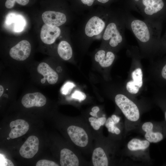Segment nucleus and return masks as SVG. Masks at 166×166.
Wrapping results in <instances>:
<instances>
[{
    "label": "nucleus",
    "mask_w": 166,
    "mask_h": 166,
    "mask_svg": "<svg viewBox=\"0 0 166 166\" xmlns=\"http://www.w3.org/2000/svg\"><path fill=\"white\" fill-rule=\"evenodd\" d=\"M126 28L132 33L137 41L144 45L161 44V22L142 20L127 12L121 13Z\"/></svg>",
    "instance_id": "nucleus-1"
},
{
    "label": "nucleus",
    "mask_w": 166,
    "mask_h": 166,
    "mask_svg": "<svg viewBox=\"0 0 166 166\" xmlns=\"http://www.w3.org/2000/svg\"><path fill=\"white\" fill-rule=\"evenodd\" d=\"M125 28L121 13H110L102 36L103 41L112 48L117 47L125 41Z\"/></svg>",
    "instance_id": "nucleus-2"
},
{
    "label": "nucleus",
    "mask_w": 166,
    "mask_h": 166,
    "mask_svg": "<svg viewBox=\"0 0 166 166\" xmlns=\"http://www.w3.org/2000/svg\"><path fill=\"white\" fill-rule=\"evenodd\" d=\"M142 7L137 11L144 19L153 22H161L166 15L163 0H142Z\"/></svg>",
    "instance_id": "nucleus-3"
},
{
    "label": "nucleus",
    "mask_w": 166,
    "mask_h": 166,
    "mask_svg": "<svg viewBox=\"0 0 166 166\" xmlns=\"http://www.w3.org/2000/svg\"><path fill=\"white\" fill-rule=\"evenodd\" d=\"M110 13H103L101 16L94 15L86 22L84 27L83 33L87 38H91L102 35L109 18Z\"/></svg>",
    "instance_id": "nucleus-4"
},
{
    "label": "nucleus",
    "mask_w": 166,
    "mask_h": 166,
    "mask_svg": "<svg viewBox=\"0 0 166 166\" xmlns=\"http://www.w3.org/2000/svg\"><path fill=\"white\" fill-rule=\"evenodd\" d=\"M115 100L116 105L128 120L132 121H136L139 120V111L133 101L122 94L117 95Z\"/></svg>",
    "instance_id": "nucleus-5"
},
{
    "label": "nucleus",
    "mask_w": 166,
    "mask_h": 166,
    "mask_svg": "<svg viewBox=\"0 0 166 166\" xmlns=\"http://www.w3.org/2000/svg\"><path fill=\"white\" fill-rule=\"evenodd\" d=\"M31 51L30 42L26 40H22L10 49L9 55L15 60L23 61L28 57Z\"/></svg>",
    "instance_id": "nucleus-6"
},
{
    "label": "nucleus",
    "mask_w": 166,
    "mask_h": 166,
    "mask_svg": "<svg viewBox=\"0 0 166 166\" xmlns=\"http://www.w3.org/2000/svg\"><path fill=\"white\" fill-rule=\"evenodd\" d=\"M67 132L72 141L77 145L85 147L88 144V137L83 128L71 125L68 128Z\"/></svg>",
    "instance_id": "nucleus-7"
},
{
    "label": "nucleus",
    "mask_w": 166,
    "mask_h": 166,
    "mask_svg": "<svg viewBox=\"0 0 166 166\" xmlns=\"http://www.w3.org/2000/svg\"><path fill=\"white\" fill-rule=\"evenodd\" d=\"M39 144L37 137L33 135L30 136L21 147L19 151L20 155L25 158H32L38 151Z\"/></svg>",
    "instance_id": "nucleus-8"
},
{
    "label": "nucleus",
    "mask_w": 166,
    "mask_h": 166,
    "mask_svg": "<svg viewBox=\"0 0 166 166\" xmlns=\"http://www.w3.org/2000/svg\"><path fill=\"white\" fill-rule=\"evenodd\" d=\"M42 18L45 25L52 27L60 26L65 23L67 20L64 14L54 11H45L42 15Z\"/></svg>",
    "instance_id": "nucleus-9"
},
{
    "label": "nucleus",
    "mask_w": 166,
    "mask_h": 166,
    "mask_svg": "<svg viewBox=\"0 0 166 166\" xmlns=\"http://www.w3.org/2000/svg\"><path fill=\"white\" fill-rule=\"evenodd\" d=\"M46 102L45 97L38 92L26 94L23 97L21 100L23 106L27 108L42 107L45 105Z\"/></svg>",
    "instance_id": "nucleus-10"
},
{
    "label": "nucleus",
    "mask_w": 166,
    "mask_h": 166,
    "mask_svg": "<svg viewBox=\"0 0 166 166\" xmlns=\"http://www.w3.org/2000/svg\"><path fill=\"white\" fill-rule=\"evenodd\" d=\"M61 33V30L58 27L50 26L45 24L41 28V39L44 43L50 45L55 41Z\"/></svg>",
    "instance_id": "nucleus-11"
},
{
    "label": "nucleus",
    "mask_w": 166,
    "mask_h": 166,
    "mask_svg": "<svg viewBox=\"0 0 166 166\" xmlns=\"http://www.w3.org/2000/svg\"><path fill=\"white\" fill-rule=\"evenodd\" d=\"M10 126L11 130L9 135L11 139L23 135L27 132L29 128L28 123L22 119H18L11 121Z\"/></svg>",
    "instance_id": "nucleus-12"
},
{
    "label": "nucleus",
    "mask_w": 166,
    "mask_h": 166,
    "mask_svg": "<svg viewBox=\"0 0 166 166\" xmlns=\"http://www.w3.org/2000/svg\"><path fill=\"white\" fill-rule=\"evenodd\" d=\"M37 70L49 84L53 85L57 82L58 78L57 73L46 63L44 62L40 63L38 66Z\"/></svg>",
    "instance_id": "nucleus-13"
},
{
    "label": "nucleus",
    "mask_w": 166,
    "mask_h": 166,
    "mask_svg": "<svg viewBox=\"0 0 166 166\" xmlns=\"http://www.w3.org/2000/svg\"><path fill=\"white\" fill-rule=\"evenodd\" d=\"M115 58L114 53L111 51L101 49L97 52L94 56L95 61L103 67H107L113 63Z\"/></svg>",
    "instance_id": "nucleus-14"
},
{
    "label": "nucleus",
    "mask_w": 166,
    "mask_h": 166,
    "mask_svg": "<svg viewBox=\"0 0 166 166\" xmlns=\"http://www.w3.org/2000/svg\"><path fill=\"white\" fill-rule=\"evenodd\" d=\"M153 125L151 122L144 123L142 125V129L146 132L145 137L149 142L156 143L163 139V133L160 131L153 132L152 129Z\"/></svg>",
    "instance_id": "nucleus-15"
},
{
    "label": "nucleus",
    "mask_w": 166,
    "mask_h": 166,
    "mask_svg": "<svg viewBox=\"0 0 166 166\" xmlns=\"http://www.w3.org/2000/svg\"><path fill=\"white\" fill-rule=\"evenodd\" d=\"M60 163L61 166H78L79 161L77 156L67 148L62 149L60 152Z\"/></svg>",
    "instance_id": "nucleus-16"
},
{
    "label": "nucleus",
    "mask_w": 166,
    "mask_h": 166,
    "mask_svg": "<svg viewBox=\"0 0 166 166\" xmlns=\"http://www.w3.org/2000/svg\"><path fill=\"white\" fill-rule=\"evenodd\" d=\"M92 161L94 166H107L108 161L103 149L99 147L93 151L92 156Z\"/></svg>",
    "instance_id": "nucleus-17"
},
{
    "label": "nucleus",
    "mask_w": 166,
    "mask_h": 166,
    "mask_svg": "<svg viewBox=\"0 0 166 166\" xmlns=\"http://www.w3.org/2000/svg\"><path fill=\"white\" fill-rule=\"evenodd\" d=\"M57 51L59 56L65 61L69 60L73 55L72 48L70 44L65 41H62L59 43Z\"/></svg>",
    "instance_id": "nucleus-18"
},
{
    "label": "nucleus",
    "mask_w": 166,
    "mask_h": 166,
    "mask_svg": "<svg viewBox=\"0 0 166 166\" xmlns=\"http://www.w3.org/2000/svg\"><path fill=\"white\" fill-rule=\"evenodd\" d=\"M149 142L147 140H141L138 139L134 138L128 142L127 147L130 150L135 151L145 149L149 146Z\"/></svg>",
    "instance_id": "nucleus-19"
},
{
    "label": "nucleus",
    "mask_w": 166,
    "mask_h": 166,
    "mask_svg": "<svg viewBox=\"0 0 166 166\" xmlns=\"http://www.w3.org/2000/svg\"><path fill=\"white\" fill-rule=\"evenodd\" d=\"M132 81L134 83L140 88L143 84L142 73L141 69L137 68L134 70L132 73Z\"/></svg>",
    "instance_id": "nucleus-20"
},
{
    "label": "nucleus",
    "mask_w": 166,
    "mask_h": 166,
    "mask_svg": "<svg viewBox=\"0 0 166 166\" xmlns=\"http://www.w3.org/2000/svg\"><path fill=\"white\" fill-rule=\"evenodd\" d=\"M15 22V31L19 32L22 31L26 25V22L23 17L21 15L16 16Z\"/></svg>",
    "instance_id": "nucleus-21"
},
{
    "label": "nucleus",
    "mask_w": 166,
    "mask_h": 166,
    "mask_svg": "<svg viewBox=\"0 0 166 166\" xmlns=\"http://www.w3.org/2000/svg\"><path fill=\"white\" fill-rule=\"evenodd\" d=\"M22 6H25L27 4L29 0H6L5 4L6 7L8 9L12 8L14 6L15 2Z\"/></svg>",
    "instance_id": "nucleus-22"
},
{
    "label": "nucleus",
    "mask_w": 166,
    "mask_h": 166,
    "mask_svg": "<svg viewBox=\"0 0 166 166\" xmlns=\"http://www.w3.org/2000/svg\"><path fill=\"white\" fill-rule=\"evenodd\" d=\"M126 88L128 91L131 93L135 94L139 91L140 88L135 85L132 81L127 82Z\"/></svg>",
    "instance_id": "nucleus-23"
},
{
    "label": "nucleus",
    "mask_w": 166,
    "mask_h": 166,
    "mask_svg": "<svg viewBox=\"0 0 166 166\" xmlns=\"http://www.w3.org/2000/svg\"><path fill=\"white\" fill-rule=\"evenodd\" d=\"M75 85L73 83L70 82L66 83L62 87L61 91L64 94H69L71 91L72 89Z\"/></svg>",
    "instance_id": "nucleus-24"
},
{
    "label": "nucleus",
    "mask_w": 166,
    "mask_h": 166,
    "mask_svg": "<svg viewBox=\"0 0 166 166\" xmlns=\"http://www.w3.org/2000/svg\"><path fill=\"white\" fill-rule=\"evenodd\" d=\"M114 122L111 117L108 118L105 123V126L108 128V131L109 132L113 133H115V130L116 126H115Z\"/></svg>",
    "instance_id": "nucleus-25"
},
{
    "label": "nucleus",
    "mask_w": 166,
    "mask_h": 166,
    "mask_svg": "<svg viewBox=\"0 0 166 166\" xmlns=\"http://www.w3.org/2000/svg\"><path fill=\"white\" fill-rule=\"evenodd\" d=\"M36 166H58L59 165L53 161L46 160H39L36 163Z\"/></svg>",
    "instance_id": "nucleus-26"
},
{
    "label": "nucleus",
    "mask_w": 166,
    "mask_h": 166,
    "mask_svg": "<svg viewBox=\"0 0 166 166\" xmlns=\"http://www.w3.org/2000/svg\"><path fill=\"white\" fill-rule=\"evenodd\" d=\"M71 97L72 98L78 99L80 101L84 100L86 97L84 93L78 90L75 91L72 94Z\"/></svg>",
    "instance_id": "nucleus-27"
},
{
    "label": "nucleus",
    "mask_w": 166,
    "mask_h": 166,
    "mask_svg": "<svg viewBox=\"0 0 166 166\" xmlns=\"http://www.w3.org/2000/svg\"><path fill=\"white\" fill-rule=\"evenodd\" d=\"M89 121L90 122L91 125L93 129L95 130H98L101 126L98 121L97 119L93 117L89 118Z\"/></svg>",
    "instance_id": "nucleus-28"
},
{
    "label": "nucleus",
    "mask_w": 166,
    "mask_h": 166,
    "mask_svg": "<svg viewBox=\"0 0 166 166\" xmlns=\"http://www.w3.org/2000/svg\"><path fill=\"white\" fill-rule=\"evenodd\" d=\"M16 16L14 14L10 13L8 15L6 18V22L7 24L10 25L15 21Z\"/></svg>",
    "instance_id": "nucleus-29"
},
{
    "label": "nucleus",
    "mask_w": 166,
    "mask_h": 166,
    "mask_svg": "<svg viewBox=\"0 0 166 166\" xmlns=\"http://www.w3.org/2000/svg\"><path fill=\"white\" fill-rule=\"evenodd\" d=\"M82 2L84 4L88 6H91L93 4L95 0H81Z\"/></svg>",
    "instance_id": "nucleus-30"
},
{
    "label": "nucleus",
    "mask_w": 166,
    "mask_h": 166,
    "mask_svg": "<svg viewBox=\"0 0 166 166\" xmlns=\"http://www.w3.org/2000/svg\"><path fill=\"white\" fill-rule=\"evenodd\" d=\"M4 161L3 165L8 166H14V165L12 162L6 158H4Z\"/></svg>",
    "instance_id": "nucleus-31"
},
{
    "label": "nucleus",
    "mask_w": 166,
    "mask_h": 166,
    "mask_svg": "<svg viewBox=\"0 0 166 166\" xmlns=\"http://www.w3.org/2000/svg\"><path fill=\"white\" fill-rule=\"evenodd\" d=\"M97 120L101 126L104 125L106 121V118L105 117L99 118Z\"/></svg>",
    "instance_id": "nucleus-32"
},
{
    "label": "nucleus",
    "mask_w": 166,
    "mask_h": 166,
    "mask_svg": "<svg viewBox=\"0 0 166 166\" xmlns=\"http://www.w3.org/2000/svg\"><path fill=\"white\" fill-rule=\"evenodd\" d=\"M161 43L166 45V31L163 37L161 38Z\"/></svg>",
    "instance_id": "nucleus-33"
},
{
    "label": "nucleus",
    "mask_w": 166,
    "mask_h": 166,
    "mask_svg": "<svg viewBox=\"0 0 166 166\" xmlns=\"http://www.w3.org/2000/svg\"><path fill=\"white\" fill-rule=\"evenodd\" d=\"M91 110L92 112L97 115V113L99 111L100 109L98 106H96L93 107Z\"/></svg>",
    "instance_id": "nucleus-34"
},
{
    "label": "nucleus",
    "mask_w": 166,
    "mask_h": 166,
    "mask_svg": "<svg viewBox=\"0 0 166 166\" xmlns=\"http://www.w3.org/2000/svg\"><path fill=\"white\" fill-rule=\"evenodd\" d=\"M4 91V88L3 86L0 85V97H1Z\"/></svg>",
    "instance_id": "nucleus-35"
},
{
    "label": "nucleus",
    "mask_w": 166,
    "mask_h": 166,
    "mask_svg": "<svg viewBox=\"0 0 166 166\" xmlns=\"http://www.w3.org/2000/svg\"><path fill=\"white\" fill-rule=\"evenodd\" d=\"M120 130L117 127H116L115 130V133L116 134H119L120 133Z\"/></svg>",
    "instance_id": "nucleus-36"
},
{
    "label": "nucleus",
    "mask_w": 166,
    "mask_h": 166,
    "mask_svg": "<svg viewBox=\"0 0 166 166\" xmlns=\"http://www.w3.org/2000/svg\"><path fill=\"white\" fill-rule=\"evenodd\" d=\"M98 2L102 3H105L108 2L109 0H97Z\"/></svg>",
    "instance_id": "nucleus-37"
},
{
    "label": "nucleus",
    "mask_w": 166,
    "mask_h": 166,
    "mask_svg": "<svg viewBox=\"0 0 166 166\" xmlns=\"http://www.w3.org/2000/svg\"><path fill=\"white\" fill-rule=\"evenodd\" d=\"M111 118H112V119H113V121H114L115 123V122L117 119V117L115 115H113L112 116Z\"/></svg>",
    "instance_id": "nucleus-38"
},
{
    "label": "nucleus",
    "mask_w": 166,
    "mask_h": 166,
    "mask_svg": "<svg viewBox=\"0 0 166 166\" xmlns=\"http://www.w3.org/2000/svg\"><path fill=\"white\" fill-rule=\"evenodd\" d=\"M90 114L93 116L94 117H97V115H96V114H95L94 113H93V112H90L89 113Z\"/></svg>",
    "instance_id": "nucleus-39"
},
{
    "label": "nucleus",
    "mask_w": 166,
    "mask_h": 166,
    "mask_svg": "<svg viewBox=\"0 0 166 166\" xmlns=\"http://www.w3.org/2000/svg\"><path fill=\"white\" fill-rule=\"evenodd\" d=\"M10 138H9V137H7V139L8 140H9V139H10Z\"/></svg>",
    "instance_id": "nucleus-40"
}]
</instances>
